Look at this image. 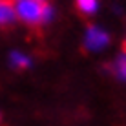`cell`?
<instances>
[{"label":"cell","instance_id":"cell-1","mask_svg":"<svg viewBox=\"0 0 126 126\" xmlns=\"http://www.w3.org/2000/svg\"><path fill=\"white\" fill-rule=\"evenodd\" d=\"M15 9H16V16L28 26L46 24L53 16V9L44 0H22V2H16Z\"/></svg>","mask_w":126,"mask_h":126},{"label":"cell","instance_id":"cell-2","mask_svg":"<svg viewBox=\"0 0 126 126\" xmlns=\"http://www.w3.org/2000/svg\"><path fill=\"white\" fill-rule=\"evenodd\" d=\"M108 40H110L108 33L102 31V29L97 28V26L90 28L88 31H86V37H84L86 47L92 49V51H99V49H102V47H106L108 46Z\"/></svg>","mask_w":126,"mask_h":126},{"label":"cell","instance_id":"cell-3","mask_svg":"<svg viewBox=\"0 0 126 126\" xmlns=\"http://www.w3.org/2000/svg\"><path fill=\"white\" fill-rule=\"evenodd\" d=\"M16 18V9L11 0H0V26L11 24Z\"/></svg>","mask_w":126,"mask_h":126},{"label":"cell","instance_id":"cell-4","mask_svg":"<svg viewBox=\"0 0 126 126\" xmlns=\"http://www.w3.org/2000/svg\"><path fill=\"white\" fill-rule=\"evenodd\" d=\"M111 69H113V73L119 77L121 80H126V53H121L119 57L115 59Z\"/></svg>","mask_w":126,"mask_h":126},{"label":"cell","instance_id":"cell-5","mask_svg":"<svg viewBox=\"0 0 126 126\" xmlns=\"http://www.w3.org/2000/svg\"><path fill=\"white\" fill-rule=\"evenodd\" d=\"M77 2V7L84 13V15H93L99 7V2L97 0H75Z\"/></svg>","mask_w":126,"mask_h":126},{"label":"cell","instance_id":"cell-6","mask_svg":"<svg viewBox=\"0 0 126 126\" xmlns=\"http://www.w3.org/2000/svg\"><path fill=\"white\" fill-rule=\"evenodd\" d=\"M11 64L15 68H18V69H22V68H28L29 64V59L26 57V55H22V53H13L11 55Z\"/></svg>","mask_w":126,"mask_h":126},{"label":"cell","instance_id":"cell-7","mask_svg":"<svg viewBox=\"0 0 126 126\" xmlns=\"http://www.w3.org/2000/svg\"><path fill=\"white\" fill-rule=\"evenodd\" d=\"M15 2H22V0H15Z\"/></svg>","mask_w":126,"mask_h":126}]
</instances>
